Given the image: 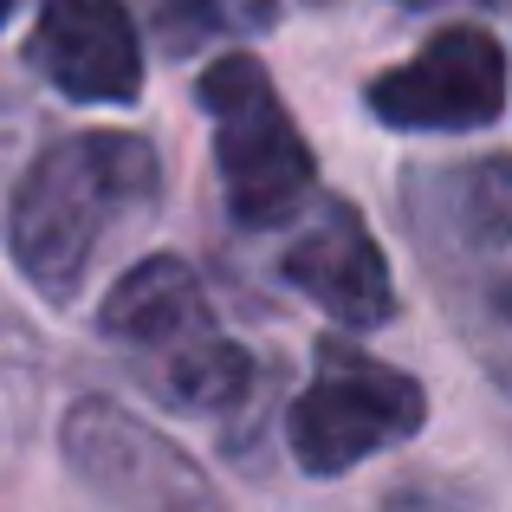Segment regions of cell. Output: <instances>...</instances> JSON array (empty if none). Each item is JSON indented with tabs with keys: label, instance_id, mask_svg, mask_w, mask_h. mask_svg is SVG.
Here are the masks:
<instances>
[{
	"label": "cell",
	"instance_id": "7a4b0ae2",
	"mask_svg": "<svg viewBox=\"0 0 512 512\" xmlns=\"http://www.w3.org/2000/svg\"><path fill=\"white\" fill-rule=\"evenodd\" d=\"M104 338L130 344L143 383L182 415L234 409L253 383V363L240 344H227L214 331V312L201 299V279L175 253H150L111 286L98 312Z\"/></svg>",
	"mask_w": 512,
	"mask_h": 512
},
{
	"label": "cell",
	"instance_id": "6da1fadb",
	"mask_svg": "<svg viewBox=\"0 0 512 512\" xmlns=\"http://www.w3.org/2000/svg\"><path fill=\"white\" fill-rule=\"evenodd\" d=\"M156 150L130 130H78L33 156L7 201V247L26 286L52 305L78 299L104 240L156 208Z\"/></svg>",
	"mask_w": 512,
	"mask_h": 512
},
{
	"label": "cell",
	"instance_id": "9c48e42d",
	"mask_svg": "<svg viewBox=\"0 0 512 512\" xmlns=\"http://www.w3.org/2000/svg\"><path fill=\"white\" fill-rule=\"evenodd\" d=\"M39 383H46V350L26 312L0 292V448H20L39 409Z\"/></svg>",
	"mask_w": 512,
	"mask_h": 512
},
{
	"label": "cell",
	"instance_id": "3957f363",
	"mask_svg": "<svg viewBox=\"0 0 512 512\" xmlns=\"http://www.w3.org/2000/svg\"><path fill=\"white\" fill-rule=\"evenodd\" d=\"M201 111L214 117V163H221V188L240 227H273L312 195L318 163L260 59L234 52V59L208 65Z\"/></svg>",
	"mask_w": 512,
	"mask_h": 512
},
{
	"label": "cell",
	"instance_id": "8992f818",
	"mask_svg": "<svg viewBox=\"0 0 512 512\" xmlns=\"http://www.w3.org/2000/svg\"><path fill=\"white\" fill-rule=\"evenodd\" d=\"M506 52L487 26H441L409 65L370 85V111L389 130H480L506 111Z\"/></svg>",
	"mask_w": 512,
	"mask_h": 512
},
{
	"label": "cell",
	"instance_id": "ba28073f",
	"mask_svg": "<svg viewBox=\"0 0 512 512\" xmlns=\"http://www.w3.org/2000/svg\"><path fill=\"white\" fill-rule=\"evenodd\" d=\"M286 279L350 331H376L396 318V286H389L383 247L370 240V227L350 201L318 208V221L286 247Z\"/></svg>",
	"mask_w": 512,
	"mask_h": 512
},
{
	"label": "cell",
	"instance_id": "30bf717a",
	"mask_svg": "<svg viewBox=\"0 0 512 512\" xmlns=\"http://www.w3.org/2000/svg\"><path fill=\"white\" fill-rule=\"evenodd\" d=\"M279 20V0H156V39L169 52H195L208 39H247Z\"/></svg>",
	"mask_w": 512,
	"mask_h": 512
},
{
	"label": "cell",
	"instance_id": "7c38bea8",
	"mask_svg": "<svg viewBox=\"0 0 512 512\" xmlns=\"http://www.w3.org/2000/svg\"><path fill=\"white\" fill-rule=\"evenodd\" d=\"M7 124H13V117H7V104H0V150H7Z\"/></svg>",
	"mask_w": 512,
	"mask_h": 512
},
{
	"label": "cell",
	"instance_id": "277c9868",
	"mask_svg": "<svg viewBox=\"0 0 512 512\" xmlns=\"http://www.w3.org/2000/svg\"><path fill=\"white\" fill-rule=\"evenodd\" d=\"M318 376L299 402H292V454H299L305 474L331 480V474H350L357 461L396 448L422 428L428 415V396L415 376L389 370V363L363 357L350 344H318Z\"/></svg>",
	"mask_w": 512,
	"mask_h": 512
},
{
	"label": "cell",
	"instance_id": "52a82bcc",
	"mask_svg": "<svg viewBox=\"0 0 512 512\" xmlns=\"http://www.w3.org/2000/svg\"><path fill=\"white\" fill-rule=\"evenodd\" d=\"M33 65L78 104H130L143 91V46L124 0H46Z\"/></svg>",
	"mask_w": 512,
	"mask_h": 512
},
{
	"label": "cell",
	"instance_id": "5bb4252c",
	"mask_svg": "<svg viewBox=\"0 0 512 512\" xmlns=\"http://www.w3.org/2000/svg\"><path fill=\"white\" fill-rule=\"evenodd\" d=\"M396 7H435V0H396Z\"/></svg>",
	"mask_w": 512,
	"mask_h": 512
},
{
	"label": "cell",
	"instance_id": "4fadbf2b",
	"mask_svg": "<svg viewBox=\"0 0 512 512\" xmlns=\"http://www.w3.org/2000/svg\"><path fill=\"white\" fill-rule=\"evenodd\" d=\"M13 7H20V0H0V26H7V13H13Z\"/></svg>",
	"mask_w": 512,
	"mask_h": 512
},
{
	"label": "cell",
	"instance_id": "5b68a950",
	"mask_svg": "<svg viewBox=\"0 0 512 512\" xmlns=\"http://www.w3.org/2000/svg\"><path fill=\"white\" fill-rule=\"evenodd\" d=\"M59 448L65 467L111 512H227L208 474L117 402H72L59 422Z\"/></svg>",
	"mask_w": 512,
	"mask_h": 512
},
{
	"label": "cell",
	"instance_id": "8fae6325",
	"mask_svg": "<svg viewBox=\"0 0 512 512\" xmlns=\"http://www.w3.org/2000/svg\"><path fill=\"white\" fill-rule=\"evenodd\" d=\"M467 201H461V227L474 240H506L512 234V163H480L461 175Z\"/></svg>",
	"mask_w": 512,
	"mask_h": 512
}]
</instances>
